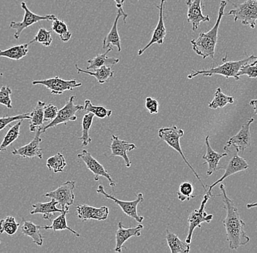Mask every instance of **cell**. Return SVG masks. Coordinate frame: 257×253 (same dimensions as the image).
<instances>
[{
  "label": "cell",
  "mask_w": 257,
  "mask_h": 253,
  "mask_svg": "<svg viewBox=\"0 0 257 253\" xmlns=\"http://www.w3.org/2000/svg\"><path fill=\"white\" fill-rule=\"evenodd\" d=\"M220 189L226 211V217L223 220L226 229V240L229 242V248L237 250L240 246L248 244L250 238L244 230L245 222L241 219L238 209L234 201L226 195L224 184L220 185Z\"/></svg>",
  "instance_id": "1"
},
{
  "label": "cell",
  "mask_w": 257,
  "mask_h": 253,
  "mask_svg": "<svg viewBox=\"0 0 257 253\" xmlns=\"http://www.w3.org/2000/svg\"><path fill=\"white\" fill-rule=\"evenodd\" d=\"M227 2L226 0H221L220 3L219 10H218V18L216 24L213 28L208 33H201L198 38L192 40V49L197 55L200 56L202 59L211 58L215 61V50H216L217 41H218V29L221 19L224 16V10L226 9Z\"/></svg>",
  "instance_id": "2"
},
{
  "label": "cell",
  "mask_w": 257,
  "mask_h": 253,
  "mask_svg": "<svg viewBox=\"0 0 257 253\" xmlns=\"http://www.w3.org/2000/svg\"><path fill=\"white\" fill-rule=\"evenodd\" d=\"M257 57L252 55L247 56L246 58L240 61H225L223 59V64L218 67H212L210 70H192V73L188 75V79H192L198 75H202L204 77H211L213 75H222L226 78H233L236 81L240 80V77L237 75L242 66L247 65L250 62L256 60Z\"/></svg>",
  "instance_id": "3"
},
{
  "label": "cell",
  "mask_w": 257,
  "mask_h": 253,
  "mask_svg": "<svg viewBox=\"0 0 257 253\" xmlns=\"http://www.w3.org/2000/svg\"><path fill=\"white\" fill-rule=\"evenodd\" d=\"M224 150L227 153L229 160L226 161L225 166H218V170L224 169V175L219 180L213 182L210 186H209L208 192H211L212 189L216 186L218 184L221 183L227 177H230L236 173L242 172L248 169L249 165L246 160L238 155V151L233 145H225Z\"/></svg>",
  "instance_id": "4"
},
{
  "label": "cell",
  "mask_w": 257,
  "mask_h": 253,
  "mask_svg": "<svg viewBox=\"0 0 257 253\" xmlns=\"http://www.w3.org/2000/svg\"><path fill=\"white\" fill-rule=\"evenodd\" d=\"M230 3L234 9L231 10L228 15H232L234 22H240L242 25L254 29L257 21V0H246L242 3Z\"/></svg>",
  "instance_id": "5"
},
{
  "label": "cell",
  "mask_w": 257,
  "mask_h": 253,
  "mask_svg": "<svg viewBox=\"0 0 257 253\" xmlns=\"http://www.w3.org/2000/svg\"><path fill=\"white\" fill-rule=\"evenodd\" d=\"M184 131L183 129H179L177 127L176 125L172 126V127L162 128V129H159L158 136L162 140L165 141L169 146L171 147L172 148L174 149L176 151L178 152L181 155V158H183L185 163H186L188 166L190 168L191 170L194 173V175L197 177V180L200 181L201 185L204 190H206V187L202 183V180H201L200 176L198 175L197 172L194 170V168L192 167V165L186 159V157L183 153L182 148L181 147V143H180V139L181 137L184 136Z\"/></svg>",
  "instance_id": "6"
},
{
  "label": "cell",
  "mask_w": 257,
  "mask_h": 253,
  "mask_svg": "<svg viewBox=\"0 0 257 253\" xmlns=\"http://www.w3.org/2000/svg\"><path fill=\"white\" fill-rule=\"evenodd\" d=\"M21 7L24 11L23 20L20 22H14V21L10 24V29L15 30V33L14 35L15 40H19L24 30H25L28 27H30L35 24L38 23V22H43V21H48V22L53 21L56 17V16L53 15V14H48L46 16L38 15V14L32 12L28 9L25 2H22Z\"/></svg>",
  "instance_id": "7"
},
{
  "label": "cell",
  "mask_w": 257,
  "mask_h": 253,
  "mask_svg": "<svg viewBox=\"0 0 257 253\" xmlns=\"http://www.w3.org/2000/svg\"><path fill=\"white\" fill-rule=\"evenodd\" d=\"M214 195L212 194L211 192L207 191L204 196L203 200L201 203L200 207L198 209H194L191 213L188 218V222H189V233L186 238V242L188 244H191L192 242L193 233H194V229L196 228H202V222H207L210 223L213 220V214H208L205 211V206L208 203V200L212 197H214Z\"/></svg>",
  "instance_id": "8"
},
{
  "label": "cell",
  "mask_w": 257,
  "mask_h": 253,
  "mask_svg": "<svg viewBox=\"0 0 257 253\" xmlns=\"http://www.w3.org/2000/svg\"><path fill=\"white\" fill-rule=\"evenodd\" d=\"M96 193L102 195L105 198L112 200L114 203L118 204L121 208L122 211L128 216L136 220L138 223H142L144 220V216L140 215L138 213V206L141 203L144 202V198L142 193H139L137 195V198L134 201H124L118 199L111 194H108L104 190L103 185H99L96 189Z\"/></svg>",
  "instance_id": "9"
},
{
  "label": "cell",
  "mask_w": 257,
  "mask_h": 253,
  "mask_svg": "<svg viewBox=\"0 0 257 253\" xmlns=\"http://www.w3.org/2000/svg\"><path fill=\"white\" fill-rule=\"evenodd\" d=\"M75 99V96H72L70 97L66 105L58 111L55 119L48 123L47 126H43L41 131L42 134L46 132L48 129L56 127L59 125H67L70 121H76L77 118H78L76 116V113L83 110V105H75L74 104Z\"/></svg>",
  "instance_id": "10"
},
{
  "label": "cell",
  "mask_w": 257,
  "mask_h": 253,
  "mask_svg": "<svg viewBox=\"0 0 257 253\" xmlns=\"http://www.w3.org/2000/svg\"><path fill=\"white\" fill-rule=\"evenodd\" d=\"M75 185H76L75 181H67L56 190L45 193L43 196L45 198L55 199L59 204L61 205L62 209L69 210L70 206L74 204V201H75L74 190L75 188Z\"/></svg>",
  "instance_id": "11"
},
{
  "label": "cell",
  "mask_w": 257,
  "mask_h": 253,
  "mask_svg": "<svg viewBox=\"0 0 257 253\" xmlns=\"http://www.w3.org/2000/svg\"><path fill=\"white\" fill-rule=\"evenodd\" d=\"M32 84L33 86L41 85L45 86L50 91L51 94L54 95H61L65 91H72L82 86L81 83H78L75 80L66 81L59 76L41 81H32Z\"/></svg>",
  "instance_id": "12"
},
{
  "label": "cell",
  "mask_w": 257,
  "mask_h": 253,
  "mask_svg": "<svg viewBox=\"0 0 257 253\" xmlns=\"http://www.w3.org/2000/svg\"><path fill=\"white\" fill-rule=\"evenodd\" d=\"M77 156L80 159L83 160V162L87 166L88 169H89L94 174V180L97 182L100 177H104L109 181L110 186L115 187L116 182L112 180L111 176L104 169V166L101 163L98 162L97 160H96L89 152H88L86 150H83L81 153H78Z\"/></svg>",
  "instance_id": "13"
},
{
  "label": "cell",
  "mask_w": 257,
  "mask_h": 253,
  "mask_svg": "<svg viewBox=\"0 0 257 253\" xmlns=\"http://www.w3.org/2000/svg\"><path fill=\"white\" fill-rule=\"evenodd\" d=\"M42 129H38L36 131L35 137L27 145L24 146L15 148L12 150L13 155H19L24 158H30L33 159L35 158H38L40 159L43 158V150L40 147V143L42 142L40 135L42 134Z\"/></svg>",
  "instance_id": "14"
},
{
  "label": "cell",
  "mask_w": 257,
  "mask_h": 253,
  "mask_svg": "<svg viewBox=\"0 0 257 253\" xmlns=\"http://www.w3.org/2000/svg\"><path fill=\"white\" fill-rule=\"evenodd\" d=\"M204 0H188L187 22L192 25L193 31L198 30L201 23L210 22V17L202 14Z\"/></svg>",
  "instance_id": "15"
},
{
  "label": "cell",
  "mask_w": 257,
  "mask_h": 253,
  "mask_svg": "<svg viewBox=\"0 0 257 253\" xmlns=\"http://www.w3.org/2000/svg\"><path fill=\"white\" fill-rule=\"evenodd\" d=\"M76 214L83 222L89 220H105L108 217L109 209L105 206L96 208L90 205L80 204L77 206Z\"/></svg>",
  "instance_id": "16"
},
{
  "label": "cell",
  "mask_w": 257,
  "mask_h": 253,
  "mask_svg": "<svg viewBox=\"0 0 257 253\" xmlns=\"http://www.w3.org/2000/svg\"><path fill=\"white\" fill-rule=\"evenodd\" d=\"M166 1L167 0H161L160 6H157V9L160 10V18H159L158 23H157L156 28L154 29L150 42L144 48L138 51V56L143 55L146 50L156 43L160 45L163 44L167 35L166 28H165V22H164V6Z\"/></svg>",
  "instance_id": "17"
},
{
  "label": "cell",
  "mask_w": 257,
  "mask_h": 253,
  "mask_svg": "<svg viewBox=\"0 0 257 253\" xmlns=\"http://www.w3.org/2000/svg\"><path fill=\"white\" fill-rule=\"evenodd\" d=\"M253 121H254L253 118L248 119L247 122L242 126L239 132L227 141L226 145H233L238 152H244L245 149L250 147L251 144L250 126Z\"/></svg>",
  "instance_id": "18"
},
{
  "label": "cell",
  "mask_w": 257,
  "mask_h": 253,
  "mask_svg": "<svg viewBox=\"0 0 257 253\" xmlns=\"http://www.w3.org/2000/svg\"><path fill=\"white\" fill-rule=\"evenodd\" d=\"M144 228L142 223H139V225L133 227V228H126L123 227L121 222H118V230L115 233V252H121L123 245L126 242L128 238L133 236H141V230Z\"/></svg>",
  "instance_id": "19"
},
{
  "label": "cell",
  "mask_w": 257,
  "mask_h": 253,
  "mask_svg": "<svg viewBox=\"0 0 257 253\" xmlns=\"http://www.w3.org/2000/svg\"><path fill=\"white\" fill-rule=\"evenodd\" d=\"M111 145L112 156L121 157L125 161V164L127 168H130L132 165V161L127 155L128 152L136 150L137 146L135 144L130 143L127 141L120 140L118 137L112 134Z\"/></svg>",
  "instance_id": "20"
},
{
  "label": "cell",
  "mask_w": 257,
  "mask_h": 253,
  "mask_svg": "<svg viewBox=\"0 0 257 253\" xmlns=\"http://www.w3.org/2000/svg\"><path fill=\"white\" fill-rule=\"evenodd\" d=\"M121 17H123V21L126 23V19L128 17L127 14L124 12L123 9H118L117 16L114 21L111 30L107 34V36L104 38L103 42H102V49H108L109 47H112V46H116L118 52L121 51L120 36L118 32V20Z\"/></svg>",
  "instance_id": "21"
},
{
  "label": "cell",
  "mask_w": 257,
  "mask_h": 253,
  "mask_svg": "<svg viewBox=\"0 0 257 253\" xmlns=\"http://www.w3.org/2000/svg\"><path fill=\"white\" fill-rule=\"evenodd\" d=\"M205 145H206V154L202 156L203 160L205 162L204 165L208 164V169L207 172V175L210 176L217 170H218V166H219L220 160L224 157H226L227 153L225 152L224 153H218L215 151L210 144V136H206L205 137Z\"/></svg>",
  "instance_id": "22"
},
{
  "label": "cell",
  "mask_w": 257,
  "mask_h": 253,
  "mask_svg": "<svg viewBox=\"0 0 257 253\" xmlns=\"http://www.w3.org/2000/svg\"><path fill=\"white\" fill-rule=\"evenodd\" d=\"M19 228L22 234L32 238V241L35 244L39 246L43 245L44 236L41 233L42 226L36 225L31 221H27L23 219L19 225Z\"/></svg>",
  "instance_id": "23"
},
{
  "label": "cell",
  "mask_w": 257,
  "mask_h": 253,
  "mask_svg": "<svg viewBox=\"0 0 257 253\" xmlns=\"http://www.w3.org/2000/svg\"><path fill=\"white\" fill-rule=\"evenodd\" d=\"M59 204L57 201L51 198L49 202L42 203L38 202L36 204H32L33 209L30 212L31 214H40L43 215L45 220L51 221V217L55 214L56 212H63L64 209H58L56 207Z\"/></svg>",
  "instance_id": "24"
},
{
  "label": "cell",
  "mask_w": 257,
  "mask_h": 253,
  "mask_svg": "<svg viewBox=\"0 0 257 253\" xmlns=\"http://www.w3.org/2000/svg\"><path fill=\"white\" fill-rule=\"evenodd\" d=\"M112 50V47H109L105 53L102 54H99L93 59L88 60V65L87 70H96L99 67L107 66V67H112V66L119 63L120 59L117 58H111L107 57V54Z\"/></svg>",
  "instance_id": "25"
},
{
  "label": "cell",
  "mask_w": 257,
  "mask_h": 253,
  "mask_svg": "<svg viewBox=\"0 0 257 253\" xmlns=\"http://www.w3.org/2000/svg\"><path fill=\"white\" fill-rule=\"evenodd\" d=\"M46 104L45 102L38 101L36 107L30 113V131L31 132H36L38 129H43L44 123V107Z\"/></svg>",
  "instance_id": "26"
},
{
  "label": "cell",
  "mask_w": 257,
  "mask_h": 253,
  "mask_svg": "<svg viewBox=\"0 0 257 253\" xmlns=\"http://www.w3.org/2000/svg\"><path fill=\"white\" fill-rule=\"evenodd\" d=\"M75 68H76L78 73H84L90 75V76L94 77L99 84H104L108 80L112 79L114 76V72L112 71L111 67H107V66H103V67L96 69L94 72L80 69L78 65H75Z\"/></svg>",
  "instance_id": "27"
},
{
  "label": "cell",
  "mask_w": 257,
  "mask_h": 253,
  "mask_svg": "<svg viewBox=\"0 0 257 253\" xmlns=\"http://www.w3.org/2000/svg\"><path fill=\"white\" fill-rule=\"evenodd\" d=\"M166 241L168 247L172 253H189L190 252V244L181 241L179 237L170 230H167Z\"/></svg>",
  "instance_id": "28"
},
{
  "label": "cell",
  "mask_w": 257,
  "mask_h": 253,
  "mask_svg": "<svg viewBox=\"0 0 257 253\" xmlns=\"http://www.w3.org/2000/svg\"><path fill=\"white\" fill-rule=\"evenodd\" d=\"M29 52V44L11 46L7 49L0 50V57L7 58L10 60L19 61L27 55Z\"/></svg>",
  "instance_id": "29"
},
{
  "label": "cell",
  "mask_w": 257,
  "mask_h": 253,
  "mask_svg": "<svg viewBox=\"0 0 257 253\" xmlns=\"http://www.w3.org/2000/svg\"><path fill=\"white\" fill-rule=\"evenodd\" d=\"M69 212V210H64L63 212L61 213L60 215L58 216L56 218L51 221V224L50 225H43L42 228L45 230H52L54 231H57V230H68L69 231L71 232L74 235L77 237L80 236V233L75 231V230L70 228L67 225V214Z\"/></svg>",
  "instance_id": "30"
},
{
  "label": "cell",
  "mask_w": 257,
  "mask_h": 253,
  "mask_svg": "<svg viewBox=\"0 0 257 253\" xmlns=\"http://www.w3.org/2000/svg\"><path fill=\"white\" fill-rule=\"evenodd\" d=\"M22 122H23V120L19 121L15 123V125L10 128L9 130L7 131L6 135H5L4 139L0 144V152L6 151L8 147L20 137V129Z\"/></svg>",
  "instance_id": "31"
},
{
  "label": "cell",
  "mask_w": 257,
  "mask_h": 253,
  "mask_svg": "<svg viewBox=\"0 0 257 253\" xmlns=\"http://www.w3.org/2000/svg\"><path fill=\"white\" fill-rule=\"evenodd\" d=\"M94 115L91 113H86L82 118V135L79 140L82 142V146L86 147L91 142V139L89 135V131L92 126L93 120Z\"/></svg>",
  "instance_id": "32"
},
{
  "label": "cell",
  "mask_w": 257,
  "mask_h": 253,
  "mask_svg": "<svg viewBox=\"0 0 257 253\" xmlns=\"http://www.w3.org/2000/svg\"><path fill=\"white\" fill-rule=\"evenodd\" d=\"M52 22L51 30L59 37L61 41L64 43H67L70 41L71 39L72 34L69 30L67 24L64 21L60 20L56 17Z\"/></svg>",
  "instance_id": "33"
},
{
  "label": "cell",
  "mask_w": 257,
  "mask_h": 253,
  "mask_svg": "<svg viewBox=\"0 0 257 253\" xmlns=\"http://www.w3.org/2000/svg\"><path fill=\"white\" fill-rule=\"evenodd\" d=\"M234 103V97L226 95L222 92L221 88L216 89L213 100L208 104V107L213 110L223 108L228 104Z\"/></svg>",
  "instance_id": "34"
},
{
  "label": "cell",
  "mask_w": 257,
  "mask_h": 253,
  "mask_svg": "<svg viewBox=\"0 0 257 253\" xmlns=\"http://www.w3.org/2000/svg\"><path fill=\"white\" fill-rule=\"evenodd\" d=\"M19 225L15 217L7 216L0 220V234L6 233L8 236H14L19 229Z\"/></svg>",
  "instance_id": "35"
},
{
  "label": "cell",
  "mask_w": 257,
  "mask_h": 253,
  "mask_svg": "<svg viewBox=\"0 0 257 253\" xmlns=\"http://www.w3.org/2000/svg\"><path fill=\"white\" fill-rule=\"evenodd\" d=\"M46 166L50 171H53L54 173L62 172L67 166V163L64 155L58 153L48 158Z\"/></svg>",
  "instance_id": "36"
},
{
  "label": "cell",
  "mask_w": 257,
  "mask_h": 253,
  "mask_svg": "<svg viewBox=\"0 0 257 253\" xmlns=\"http://www.w3.org/2000/svg\"><path fill=\"white\" fill-rule=\"evenodd\" d=\"M83 110L87 113H91L99 119H103L106 117L111 116L112 111L110 110H107L103 106H96L91 104V101L86 99L84 102V106Z\"/></svg>",
  "instance_id": "37"
},
{
  "label": "cell",
  "mask_w": 257,
  "mask_h": 253,
  "mask_svg": "<svg viewBox=\"0 0 257 253\" xmlns=\"http://www.w3.org/2000/svg\"><path fill=\"white\" fill-rule=\"evenodd\" d=\"M178 199L181 202L190 201L192 198H195L194 196V186L191 182H184L180 185L179 189L177 192Z\"/></svg>",
  "instance_id": "38"
},
{
  "label": "cell",
  "mask_w": 257,
  "mask_h": 253,
  "mask_svg": "<svg viewBox=\"0 0 257 253\" xmlns=\"http://www.w3.org/2000/svg\"><path fill=\"white\" fill-rule=\"evenodd\" d=\"M35 42L40 43V44L43 45V46H46V47H49L53 42V38L51 32L45 28L39 29L38 33L34 37L33 39L30 43H28V44H32V43H35Z\"/></svg>",
  "instance_id": "39"
},
{
  "label": "cell",
  "mask_w": 257,
  "mask_h": 253,
  "mask_svg": "<svg viewBox=\"0 0 257 253\" xmlns=\"http://www.w3.org/2000/svg\"><path fill=\"white\" fill-rule=\"evenodd\" d=\"M30 113H23V114L14 115V116H5L0 118V131H3L8 125L15 121H22V120L30 119Z\"/></svg>",
  "instance_id": "40"
},
{
  "label": "cell",
  "mask_w": 257,
  "mask_h": 253,
  "mask_svg": "<svg viewBox=\"0 0 257 253\" xmlns=\"http://www.w3.org/2000/svg\"><path fill=\"white\" fill-rule=\"evenodd\" d=\"M12 90L8 86H3L0 89V105H4L8 109H12V100H11Z\"/></svg>",
  "instance_id": "41"
},
{
  "label": "cell",
  "mask_w": 257,
  "mask_h": 253,
  "mask_svg": "<svg viewBox=\"0 0 257 253\" xmlns=\"http://www.w3.org/2000/svg\"><path fill=\"white\" fill-rule=\"evenodd\" d=\"M239 77L242 75H247L250 78H257V64L256 65H251V64H247L241 67L240 71L237 74Z\"/></svg>",
  "instance_id": "42"
},
{
  "label": "cell",
  "mask_w": 257,
  "mask_h": 253,
  "mask_svg": "<svg viewBox=\"0 0 257 253\" xmlns=\"http://www.w3.org/2000/svg\"><path fill=\"white\" fill-rule=\"evenodd\" d=\"M58 110L57 107L52 104H48L44 107V122L46 121H52L53 120L55 119L56 115H57Z\"/></svg>",
  "instance_id": "43"
},
{
  "label": "cell",
  "mask_w": 257,
  "mask_h": 253,
  "mask_svg": "<svg viewBox=\"0 0 257 253\" xmlns=\"http://www.w3.org/2000/svg\"><path fill=\"white\" fill-rule=\"evenodd\" d=\"M146 108L149 110L150 114H157L160 110V103L157 99L152 97H147L146 99Z\"/></svg>",
  "instance_id": "44"
},
{
  "label": "cell",
  "mask_w": 257,
  "mask_h": 253,
  "mask_svg": "<svg viewBox=\"0 0 257 253\" xmlns=\"http://www.w3.org/2000/svg\"><path fill=\"white\" fill-rule=\"evenodd\" d=\"M250 106L253 107V110H254V114L257 115V99L250 100Z\"/></svg>",
  "instance_id": "45"
},
{
  "label": "cell",
  "mask_w": 257,
  "mask_h": 253,
  "mask_svg": "<svg viewBox=\"0 0 257 253\" xmlns=\"http://www.w3.org/2000/svg\"><path fill=\"white\" fill-rule=\"evenodd\" d=\"M114 1L116 3L117 9H123V4H124V0H114Z\"/></svg>",
  "instance_id": "46"
},
{
  "label": "cell",
  "mask_w": 257,
  "mask_h": 253,
  "mask_svg": "<svg viewBox=\"0 0 257 253\" xmlns=\"http://www.w3.org/2000/svg\"><path fill=\"white\" fill-rule=\"evenodd\" d=\"M246 206H247V208H248V209H250V208H253V207H256L257 201H256V202L250 203V204H247Z\"/></svg>",
  "instance_id": "47"
},
{
  "label": "cell",
  "mask_w": 257,
  "mask_h": 253,
  "mask_svg": "<svg viewBox=\"0 0 257 253\" xmlns=\"http://www.w3.org/2000/svg\"><path fill=\"white\" fill-rule=\"evenodd\" d=\"M257 64V58L256 60L253 61V62H252L251 65H256Z\"/></svg>",
  "instance_id": "48"
},
{
  "label": "cell",
  "mask_w": 257,
  "mask_h": 253,
  "mask_svg": "<svg viewBox=\"0 0 257 253\" xmlns=\"http://www.w3.org/2000/svg\"><path fill=\"white\" fill-rule=\"evenodd\" d=\"M1 242H2L1 240H0V244H1Z\"/></svg>",
  "instance_id": "49"
}]
</instances>
